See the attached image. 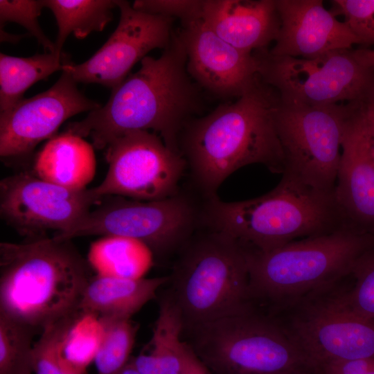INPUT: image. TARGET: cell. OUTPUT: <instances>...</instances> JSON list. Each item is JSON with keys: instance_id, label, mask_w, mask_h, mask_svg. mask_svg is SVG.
Returning a JSON list of instances; mask_svg holds the SVG:
<instances>
[{"instance_id": "6da1fadb", "label": "cell", "mask_w": 374, "mask_h": 374, "mask_svg": "<svg viewBox=\"0 0 374 374\" xmlns=\"http://www.w3.org/2000/svg\"><path fill=\"white\" fill-rule=\"evenodd\" d=\"M280 99L259 75L233 103L218 105L184 126L178 139L191 184L206 199L238 169L261 164L273 173L285 170V158L275 126Z\"/></svg>"}, {"instance_id": "7a4b0ae2", "label": "cell", "mask_w": 374, "mask_h": 374, "mask_svg": "<svg viewBox=\"0 0 374 374\" xmlns=\"http://www.w3.org/2000/svg\"><path fill=\"white\" fill-rule=\"evenodd\" d=\"M186 64L184 44L175 32L160 57L143 58L140 69L112 89L104 106L69 123L65 131L89 136L93 148L105 149L127 132L151 130L179 152L178 139L184 126L203 108L202 89L188 73Z\"/></svg>"}, {"instance_id": "3957f363", "label": "cell", "mask_w": 374, "mask_h": 374, "mask_svg": "<svg viewBox=\"0 0 374 374\" xmlns=\"http://www.w3.org/2000/svg\"><path fill=\"white\" fill-rule=\"evenodd\" d=\"M71 242L0 243V314L41 331L78 309L92 276Z\"/></svg>"}, {"instance_id": "277c9868", "label": "cell", "mask_w": 374, "mask_h": 374, "mask_svg": "<svg viewBox=\"0 0 374 374\" xmlns=\"http://www.w3.org/2000/svg\"><path fill=\"white\" fill-rule=\"evenodd\" d=\"M334 192L312 189L282 177L274 188L253 199L224 202L217 195L202 199L201 226L226 234L245 248L271 250L346 226Z\"/></svg>"}, {"instance_id": "5b68a950", "label": "cell", "mask_w": 374, "mask_h": 374, "mask_svg": "<svg viewBox=\"0 0 374 374\" xmlns=\"http://www.w3.org/2000/svg\"><path fill=\"white\" fill-rule=\"evenodd\" d=\"M197 231L179 250L169 276L168 295L181 312L184 330L251 310L243 246L221 232Z\"/></svg>"}, {"instance_id": "8992f818", "label": "cell", "mask_w": 374, "mask_h": 374, "mask_svg": "<svg viewBox=\"0 0 374 374\" xmlns=\"http://www.w3.org/2000/svg\"><path fill=\"white\" fill-rule=\"evenodd\" d=\"M373 247L374 235L347 225L271 250L244 247L251 297L281 301L332 285L350 275L357 260Z\"/></svg>"}, {"instance_id": "52a82bcc", "label": "cell", "mask_w": 374, "mask_h": 374, "mask_svg": "<svg viewBox=\"0 0 374 374\" xmlns=\"http://www.w3.org/2000/svg\"><path fill=\"white\" fill-rule=\"evenodd\" d=\"M186 331L196 355L222 374H289L312 369L292 334L251 310Z\"/></svg>"}, {"instance_id": "ba28073f", "label": "cell", "mask_w": 374, "mask_h": 374, "mask_svg": "<svg viewBox=\"0 0 374 374\" xmlns=\"http://www.w3.org/2000/svg\"><path fill=\"white\" fill-rule=\"evenodd\" d=\"M107 197L72 227L53 237L124 236L143 242L154 256H163L179 251L201 227L202 201L186 192L155 201Z\"/></svg>"}, {"instance_id": "9c48e42d", "label": "cell", "mask_w": 374, "mask_h": 374, "mask_svg": "<svg viewBox=\"0 0 374 374\" xmlns=\"http://www.w3.org/2000/svg\"><path fill=\"white\" fill-rule=\"evenodd\" d=\"M260 80L285 103L326 106L374 100V67L357 58L355 49L330 51L312 58L253 53Z\"/></svg>"}, {"instance_id": "30bf717a", "label": "cell", "mask_w": 374, "mask_h": 374, "mask_svg": "<svg viewBox=\"0 0 374 374\" xmlns=\"http://www.w3.org/2000/svg\"><path fill=\"white\" fill-rule=\"evenodd\" d=\"M353 103L309 106L280 101L274 121L285 158L283 177L312 189L335 190Z\"/></svg>"}, {"instance_id": "8fae6325", "label": "cell", "mask_w": 374, "mask_h": 374, "mask_svg": "<svg viewBox=\"0 0 374 374\" xmlns=\"http://www.w3.org/2000/svg\"><path fill=\"white\" fill-rule=\"evenodd\" d=\"M107 172L92 188L99 199L119 196L139 201L172 197L180 190L186 170L182 155L169 148L161 137L148 130L127 132L105 148Z\"/></svg>"}, {"instance_id": "7c38bea8", "label": "cell", "mask_w": 374, "mask_h": 374, "mask_svg": "<svg viewBox=\"0 0 374 374\" xmlns=\"http://www.w3.org/2000/svg\"><path fill=\"white\" fill-rule=\"evenodd\" d=\"M100 200L91 188L71 190L25 172L0 181L1 217L28 239L70 229Z\"/></svg>"}, {"instance_id": "4fadbf2b", "label": "cell", "mask_w": 374, "mask_h": 374, "mask_svg": "<svg viewBox=\"0 0 374 374\" xmlns=\"http://www.w3.org/2000/svg\"><path fill=\"white\" fill-rule=\"evenodd\" d=\"M117 6L119 21L107 42L85 62L64 65L62 71L77 83H96L112 89L150 51L164 50L171 43L174 19L136 10L127 1L118 0Z\"/></svg>"}, {"instance_id": "5bb4252c", "label": "cell", "mask_w": 374, "mask_h": 374, "mask_svg": "<svg viewBox=\"0 0 374 374\" xmlns=\"http://www.w3.org/2000/svg\"><path fill=\"white\" fill-rule=\"evenodd\" d=\"M100 107L85 97L72 76L62 71L51 88L1 112L0 156L6 160L28 158L39 143L55 136L66 120Z\"/></svg>"}, {"instance_id": "9a60e30c", "label": "cell", "mask_w": 374, "mask_h": 374, "mask_svg": "<svg viewBox=\"0 0 374 374\" xmlns=\"http://www.w3.org/2000/svg\"><path fill=\"white\" fill-rule=\"evenodd\" d=\"M368 103H354L346 120L334 194L346 224L374 235V152Z\"/></svg>"}, {"instance_id": "2e32d148", "label": "cell", "mask_w": 374, "mask_h": 374, "mask_svg": "<svg viewBox=\"0 0 374 374\" xmlns=\"http://www.w3.org/2000/svg\"><path fill=\"white\" fill-rule=\"evenodd\" d=\"M178 33L186 48L188 73L201 89L219 98H238L258 79L253 53L222 39L202 18L182 26Z\"/></svg>"}, {"instance_id": "e0dca14e", "label": "cell", "mask_w": 374, "mask_h": 374, "mask_svg": "<svg viewBox=\"0 0 374 374\" xmlns=\"http://www.w3.org/2000/svg\"><path fill=\"white\" fill-rule=\"evenodd\" d=\"M292 335L314 370L330 362L374 357V320L346 312L330 301L298 319Z\"/></svg>"}, {"instance_id": "ac0fdd59", "label": "cell", "mask_w": 374, "mask_h": 374, "mask_svg": "<svg viewBox=\"0 0 374 374\" xmlns=\"http://www.w3.org/2000/svg\"><path fill=\"white\" fill-rule=\"evenodd\" d=\"M280 28L272 55L312 58L360 44L349 28L321 0H276Z\"/></svg>"}, {"instance_id": "d6986e66", "label": "cell", "mask_w": 374, "mask_h": 374, "mask_svg": "<svg viewBox=\"0 0 374 374\" xmlns=\"http://www.w3.org/2000/svg\"><path fill=\"white\" fill-rule=\"evenodd\" d=\"M202 18L222 39L249 53L267 49L280 28L276 0H203Z\"/></svg>"}, {"instance_id": "ffe728a7", "label": "cell", "mask_w": 374, "mask_h": 374, "mask_svg": "<svg viewBox=\"0 0 374 374\" xmlns=\"http://www.w3.org/2000/svg\"><path fill=\"white\" fill-rule=\"evenodd\" d=\"M33 170L38 177L62 187L86 189L96 174L93 146L65 131L44 144L35 156Z\"/></svg>"}, {"instance_id": "44dd1931", "label": "cell", "mask_w": 374, "mask_h": 374, "mask_svg": "<svg viewBox=\"0 0 374 374\" xmlns=\"http://www.w3.org/2000/svg\"><path fill=\"white\" fill-rule=\"evenodd\" d=\"M169 280V276L127 279L95 275L83 293L78 309L98 317L131 319Z\"/></svg>"}, {"instance_id": "7402d4cb", "label": "cell", "mask_w": 374, "mask_h": 374, "mask_svg": "<svg viewBox=\"0 0 374 374\" xmlns=\"http://www.w3.org/2000/svg\"><path fill=\"white\" fill-rule=\"evenodd\" d=\"M183 332L181 312L167 294L159 303L150 341L131 363L143 374H181L185 348Z\"/></svg>"}, {"instance_id": "603a6c76", "label": "cell", "mask_w": 374, "mask_h": 374, "mask_svg": "<svg viewBox=\"0 0 374 374\" xmlns=\"http://www.w3.org/2000/svg\"><path fill=\"white\" fill-rule=\"evenodd\" d=\"M87 260L96 275L140 279L153 266L154 254L136 239L105 235L91 244Z\"/></svg>"}, {"instance_id": "cb8c5ba5", "label": "cell", "mask_w": 374, "mask_h": 374, "mask_svg": "<svg viewBox=\"0 0 374 374\" xmlns=\"http://www.w3.org/2000/svg\"><path fill=\"white\" fill-rule=\"evenodd\" d=\"M70 59L63 52L35 54L28 57L0 53V111L10 109L24 98L26 90L52 73L63 70Z\"/></svg>"}, {"instance_id": "d4e9b609", "label": "cell", "mask_w": 374, "mask_h": 374, "mask_svg": "<svg viewBox=\"0 0 374 374\" xmlns=\"http://www.w3.org/2000/svg\"><path fill=\"white\" fill-rule=\"evenodd\" d=\"M118 0H43L44 8L53 12L58 32L55 53L61 54L64 44L73 33L83 39L91 32L102 31L113 19L112 10Z\"/></svg>"}, {"instance_id": "484cf974", "label": "cell", "mask_w": 374, "mask_h": 374, "mask_svg": "<svg viewBox=\"0 0 374 374\" xmlns=\"http://www.w3.org/2000/svg\"><path fill=\"white\" fill-rule=\"evenodd\" d=\"M98 317L103 335L93 362L98 374H114L128 363L138 327L130 318Z\"/></svg>"}, {"instance_id": "4316f807", "label": "cell", "mask_w": 374, "mask_h": 374, "mask_svg": "<svg viewBox=\"0 0 374 374\" xmlns=\"http://www.w3.org/2000/svg\"><path fill=\"white\" fill-rule=\"evenodd\" d=\"M37 330L0 314V374H30Z\"/></svg>"}, {"instance_id": "83f0119b", "label": "cell", "mask_w": 374, "mask_h": 374, "mask_svg": "<svg viewBox=\"0 0 374 374\" xmlns=\"http://www.w3.org/2000/svg\"><path fill=\"white\" fill-rule=\"evenodd\" d=\"M350 275L355 278L354 287L330 301L346 312L374 320V247L357 260Z\"/></svg>"}, {"instance_id": "f1b7e54d", "label": "cell", "mask_w": 374, "mask_h": 374, "mask_svg": "<svg viewBox=\"0 0 374 374\" xmlns=\"http://www.w3.org/2000/svg\"><path fill=\"white\" fill-rule=\"evenodd\" d=\"M44 8L43 0H1V29L6 22L19 24L37 39L46 51L55 53V42L44 34L38 22V17Z\"/></svg>"}, {"instance_id": "f546056e", "label": "cell", "mask_w": 374, "mask_h": 374, "mask_svg": "<svg viewBox=\"0 0 374 374\" xmlns=\"http://www.w3.org/2000/svg\"><path fill=\"white\" fill-rule=\"evenodd\" d=\"M332 3L331 12L344 16V22L364 48L374 45V0H335Z\"/></svg>"}, {"instance_id": "4dcf8cb0", "label": "cell", "mask_w": 374, "mask_h": 374, "mask_svg": "<svg viewBox=\"0 0 374 374\" xmlns=\"http://www.w3.org/2000/svg\"><path fill=\"white\" fill-rule=\"evenodd\" d=\"M203 0H136L132 5L139 11L179 19L181 26L202 18Z\"/></svg>"}, {"instance_id": "1f68e13d", "label": "cell", "mask_w": 374, "mask_h": 374, "mask_svg": "<svg viewBox=\"0 0 374 374\" xmlns=\"http://www.w3.org/2000/svg\"><path fill=\"white\" fill-rule=\"evenodd\" d=\"M33 374H71L57 357L50 326L41 331L34 342L30 359Z\"/></svg>"}, {"instance_id": "d6a6232c", "label": "cell", "mask_w": 374, "mask_h": 374, "mask_svg": "<svg viewBox=\"0 0 374 374\" xmlns=\"http://www.w3.org/2000/svg\"><path fill=\"white\" fill-rule=\"evenodd\" d=\"M374 368V357L330 362L320 366L321 374H365Z\"/></svg>"}, {"instance_id": "836d02e7", "label": "cell", "mask_w": 374, "mask_h": 374, "mask_svg": "<svg viewBox=\"0 0 374 374\" xmlns=\"http://www.w3.org/2000/svg\"><path fill=\"white\" fill-rule=\"evenodd\" d=\"M181 374H211L203 361L185 341L184 367Z\"/></svg>"}, {"instance_id": "e575fe53", "label": "cell", "mask_w": 374, "mask_h": 374, "mask_svg": "<svg viewBox=\"0 0 374 374\" xmlns=\"http://www.w3.org/2000/svg\"><path fill=\"white\" fill-rule=\"evenodd\" d=\"M357 58L364 64L374 67V49L369 48H359L355 49Z\"/></svg>"}, {"instance_id": "d590c367", "label": "cell", "mask_w": 374, "mask_h": 374, "mask_svg": "<svg viewBox=\"0 0 374 374\" xmlns=\"http://www.w3.org/2000/svg\"><path fill=\"white\" fill-rule=\"evenodd\" d=\"M366 113L374 152V100L368 103Z\"/></svg>"}, {"instance_id": "8d00e7d4", "label": "cell", "mask_w": 374, "mask_h": 374, "mask_svg": "<svg viewBox=\"0 0 374 374\" xmlns=\"http://www.w3.org/2000/svg\"><path fill=\"white\" fill-rule=\"evenodd\" d=\"M24 37V35L10 34L4 30L3 28L1 29V42L16 43Z\"/></svg>"}, {"instance_id": "74e56055", "label": "cell", "mask_w": 374, "mask_h": 374, "mask_svg": "<svg viewBox=\"0 0 374 374\" xmlns=\"http://www.w3.org/2000/svg\"><path fill=\"white\" fill-rule=\"evenodd\" d=\"M114 374H143L130 362Z\"/></svg>"}, {"instance_id": "f35d334b", "label": "cell", "mask_w": 374, "mask_h": 374, "mask_svg": "<svg viewBox=\"0 0 374 374\" xmlns=\"http://www.w3.org/2000/svg\"><path fill=\"white\" fill-rule=\"evenodd\" d=\"M307 370L308 369L297 371L292 372V373H289V374H312V373H310L309 371H308Z\"/></svg>"}, {"instance_id": "ab89813d", "label": "cell", "mask_w": 374, "mask_h": 374, "mask_svg": "<svg viewBox=\"0 0 374 374\" xmlns=\"http://www.w3.org/2000/svg\"><path fill=\"white\" fill-rule=\"evenodd\" d=\"M365 374H374V368L371 370L370 371H368V373H366Z\"/></svg>"}, {"instance_id": "60d3db41", "label": "cell", "mask_w": 374, "mask_h": 374, "mask_svg": "<svg viewBox=\"0 0 374 374\" xmlns=\"http://www.w3.org/2000/svg\"><path fill=\"white\" fill-rule=\"evenodd\" d=\"M31 374H33V373H31Z\"/></svg>"}]
</instances>
